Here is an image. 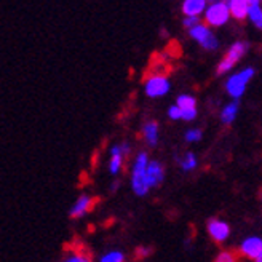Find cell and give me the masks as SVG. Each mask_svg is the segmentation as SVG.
I'll use <instances>...</instances> for the list:
<instances>
[{
    "label": "cell",
    "instance_id": "6da1fadb",
    "mask_svg": "<svg viewBox=\"0 0 262 262\" xmlns=\"http://www.w3.org/2000/svg\"><path fill=\"white\" fill-rule=\"evenodd\" d=\"M149 160H147V154L141 152L138 155V159L135 162L133 166V176H131V184H133V190L136 192V195L144 196L149 192V186H147V179H146V169H147Z\"/></svg>",
    "mask_w": 262,
    "mask_h": 262
},
{
    "label": "cell",
    "instance_id": "7a4b0ae2",
    "mask_svg": "<svg viewBox=\"0 0 262 262\" xmlns=\"http://www.w3.org/2000/svg\"><path fill=\"white\" fill-rule=\"evenodd\" d=\"M61 262H93V254L82 242H74L66 246Z\"/></svg>",
    "mask_w": 262,
    "mask_h": 262
},
{
    "label": "cell",
    "instance_id": "3957f363",
    "mask_svg": "<svg viewBox=\"0 0 262 262\" xmlns=\"http://www.w3.org/2000/svg\"><path fill=\"white\" fill-rule=\"evenodd\" d=\"M254 75V71L251 68H248L238 74H235L229 78V82H227V91H229V95L233 96V98H240L243 95V91L248 85V82L251 80V77Z\"/></svg>",
    "mask_w": 262,
    "mask_h": 262
},
{
    "label": "cell",
    "instance_id": "277c9868",
    "mask_svg": "<svg viewBox=\"0 0 262 262\" xmlns=\"http://www.w3.org/2000/svg\"><path fill=\"white\" fill-rule=\"evenodd\" d=\"M230 16L229 5L226 2H216L213 5H209L205 13V19L209 26H222L226 24Z\"/></svg>",
    "mask_w": 262,
    "mask_h": 262
},
{
    "label": "cell",
    "instance_id": "5b68a950",
    "mask_svg": "<svg viewBox=\"0 0 262 262\" xmlns=\"http://www.w3.org/2000/svg\"><path fill=\"white\" fill-rule=\"evenodd\" d=\"M245 51H246V45H245L243 42L233 43V45L229 48L226 58L219 62V66H217V74H224V72H227L229 69H232L233 66L238 62V59L245 55Z\"/></svg>",
    "mask_w": 262,
    "mask_h": 262
},
{
    "label": "cell",
    "instance_id": "8992f818",
    "mask_svg": "<svg viewBox=\"0 0 262 262\" xmlns=\"http://www.w3.org/2000/svg\"><path fill=\"white\" fill-rule=\"evenodd\" d=\"M98 202H99V199H96V196H88V195L78 196V200H77V202L72 205V208H71L69 217H71V219L83 217L85 214H88V213L93 211Z\"/></svg>",
    "mask_w": 262,
    "mask_h": 262
},
{
    "label": "cell",
    "instance_id": "52a82bcc",
    "mask_svg": "<svg viewBox=\"0 0 262 262\" xmlns=\"http://www.w3.org/2000/svg\"><path fill=\"white\" fill-rule=\"evenodd\" d=\"M169 90V82L166 75H150L146 82V95L150 98H159L166 95Z\"/></svg>",
    "mask_w": 262,
    "mask_h": 262
},
{
    "label": "cell",
    "instance_id": "ba28073f",
    "mask_svg": "<svg viewBox=\"0 0 262 262\" xmlns=\"http://www.w3.org/2000/svg\"><path fill=\"white\" fill-rule=\"evenodd\" d=\"M190 37L195 38V40L206 50H214L217 47L216 37L211 34V31H209L205 24H199V26H195V28H192L190 29Z\"/></svg>",
    "mask_w": 262,
    "mask_h": 262
},
{
    "label": "cell",
    "instance_id": "9c48e42d",
    "mask_svg": "<svg viewBox=\"0 0 262 262\" xmlns=\"http://www.w3.org/2000/svg\"><path fill=\"white\" fill-rule=\"evenodd\" d=\"M208 232L216 243H222L229 237L230 229L227 226V222L219 221V219H211L208 222Z\"/></svg>",
    "mask_w": 262,
    "mask_h": 262
},
{
    "label": "cell",
    "instance_id": "30bf717a",
    "mask_svg": "<svg viewBox=\"0 0 262 262\" xmlns=\"http://www.w3.org/2000/svg\"><path fill=\"white\" fill-rule=\"evenodd\" d=\"M165 178V171L163 166L159 162H149L147 169H146V179H147V186L150 187H157L162 184V181Z\"/></svg>",
    "mask_w": 262,
    "mask_h": 262
},
{
    "label": "cell",
    "instance_id": "8fae6325",
    "mask_svg": "<svg viewBox=\"0 0 262 262\" xmlns=\"http://www.w3.org/2000/svg\"><path fill=\"white\" fill-rule=\"evenodd\" d=\"M262 250V240L257 238V237H251V238H248L243 242L242 248H240V253L246 257H253L256 259L257 254L260 253Z\"/></svg>",
    "mask_w": 262,
    "mask_h": 262
},
{
    "label": "cell",
    "instance_id": "7c38bea8",
    "mask_svg": "<svg viewBox=\"0 0 262 262\" xmlns=\"http://www.w3.org/2000/svg\"><path fill=\"white\" fill-rule=\"evenodd\" d=\"M229 11L233 18L237 19H245L248 16V8H250V2H245V0H232L227 4Z\"/></svg>",
    "mask_w": 262,
    "mask_h": 262
},
{
    "label": "cell",
    "instance_id": "4fadbf2b",
    "mask_svg": "<svg viewBox=\"0 0 262 262\" xmlns=\"http://www.w3.org/2000/svg\"><path fill=\"white\" fill-rule=\"evenodd\" d=\"M205 5H206L205 0H186L182 4V11H184L186 16H199L205 10Z\"/></svg>",
    "mask_w": 262,
    "mask_h": 262
},
{
    "label": "cell",
    "instance_id": "5bb4252c",
    "mask_svg": "<svg viewBox=\"0 0 262 262\" xmlns=\"http://www.w3.org/2000/svg\"><path fill=\"white\" fill-rule=\"evenodd\" d=\"M142 135L149 146H157V142H159V125H157V122H147L144 125Z\"/></svg>",
    "mask_w": 262,
    "mask_h": 262
},
{
    "label": "cell",
    "instance_id": "9a60e30c",
    "mask_svg": "<svg viewBox=\"0 0 262 262\" xmlns=\"http://www.w3.org/2000/svg\"><path fill=\"white\" fill-rule=\"evenodd\" d=\"M248 16L256 24V28L262 31V8L259 2H250V8H248Z\"/></svg>",
    "mask_w": 262,
    "mask_h": 262
},
{
    "label": "cell",
    "instance_id": "2e32d148",
    "mask_svg": "<svg viewBox=\"0 0 262 262\" xmlns=\"http://www.w3.org/2000/svg\"><path fill=\"white\" fill-rule=\"evenodd\" d=\"M237 111H238V102H232L229 104V106L222 111L221 114V119L224 123H232L233 119H235V115H237Z\"/></svg>",
    "mask_w": 262,
    "mask_h": 262
},
{
    "label": "cell",
    "instance_id": "e0dca14e",
    "mask_svg": "<svg viewBox=\"0 0 262 262\" xmlns=\"http://www.w3.org/2000/svg\"><path fill=\"white\" fill-rule=\"evenodd\" d=\"M195 104H196V102H195V98L184 95V96H179V98H178L176 106H178L181 111H189V109H195Z\"/></svg>",
    "mask_w": 262,
    "mask_h": 262
},
{
    "label": "cell",
    "instance_id": "ac0fdd59",
    "mask_svg": "<svg viewBox=\"0 0 262 262\" xmlns=\"http://www.w3.org/2000/svg\"><path fill=\"white\" fill-rule=\"evenodd\" d=\"M179 163H181V168L184 169V171H189V169L196 166V159H195L193 154H186L182 159H179Z\"/></svg>",
    "mask_w": 262,
    "mask_h": 262
},
{
    "label": "cell",
    "instance_id": "d6986e66",
    "mask_svg": "<svg viewBox=\"0 0 262 262\" xmlns=\"http://www.w3.org/2000/svg\"><path fill=\"white\" fill-rule=\"evenodd\" d=\"M214 262H238V253L237 251H222L217 254Z\"/></svg>",
    "mask_w": 262,
    "mask_h": 262
},
{
    "label": "cell",
    "instance_id": "ffe728a7",
    "mask_svg": "<svg viewBox=\"0 0 262 262\" xmlns=\"http://www.w3.org/2000/svg\"><path fill=\"white\" fill-rule=\"evenodd\" d=\"M101 262H125V256L120 251H111L106 256H102Z\"/></svg>",
    "mask_w": 262,
    "mask_h": 262
},
{
    "label": "cell",
    "instance_id": "44dd1931",
    "mask_svg": "<svg viewBox=\"0 0 262 262\" xmlns=\"http://www.w3.org/2000/svg\"><path fill=\"white\" fill-rule=\"evenodd\" d=\"M200 24V18L199 16H187L184 18V28L187 29H192L195 28V26H199Z\"/></svg>",
    "mask_w": 262,
    "mask_h": 262
},
{
    "label": "cell",
    "instance_id": "7402d4cb",
    "mask_svg": "<svg viewBox=\"0 0 262 262\" xmlns=\"http://www.w3.org/2000/svg\"><path fill=\"white\" fill-rule=\"evenodd\" d=\"M186 139L190 141V142H193V141H200V139H202V131H200V129H190V131H187Z\"/></svg>",
    "mask_w": 262,
    "mask_h": 262
},
{
    "label": "cell",
    "instance_id": "603a6c76",
    "mask_svg": "<svg viewBox=\"0 0 262 262\" xmlns=\"http://www.w3.org/2000/svg\"><path fill=\"white\" fill-rule=\"evenodd\" d=\"M195 117H196V109L181 111V119H184V120H193Z\"/></svg>",
    "mask_w": 262,
    "mask_h": 262
},
{
    "label": "cell",
    "instance_id": "cb8c5ba5",
    "mask_svg": "<svg viewBox=\"0 0 262 262\" xmlns=\"http://www.w3.org/2000/svg\"><path fill=\"white\" fill-rule=\"evenodd\" d=\"M168 115H169V119L178 120V119H181V109L178 106H171L168 111Z\"/></svg>",
    "mask_w": 262,
    "mask_h": 262
},
{
    "label": "cell",
    "instance_id": "d4e9b609",
    "mask_svg": "<svg viewBox=\"0 0 262 262\" xmlns=\"http://www.w3.org/2000/svg\"><path fill=\"white\" fill-rule=\"evenodd\" d=\"M138 253L144 257V256H149V254H150V250H149V248H139Z\"/></svg>",
    "mask_w": 262,
    "mask_h": 262
},
{
    "label": "cell",
    "instance_id": "484cf974",
    "mask_svg": "<svg viewBox=\"0 0 262 262\" xmlns=\"http://www.w3.org/2000/svg\"><path fill=\"white\" fill-rule=\"evenodd\" d=\"M256 262H262V250H260V253L257 254V257H256Z\"/></svg>",
    "mask_w": 262,
    "mask_h": 262
}]
</instances>
